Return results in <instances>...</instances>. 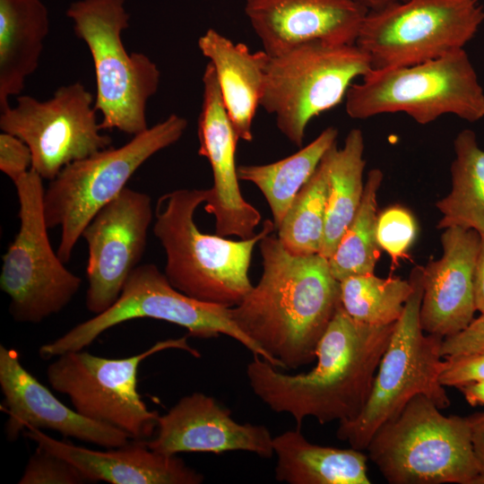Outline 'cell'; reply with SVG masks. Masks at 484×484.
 Instances as JSON below:
<instances>
[{
  "mask_svg": "<svg viewBox=\"0 0 484 484\" xmlns=\"http://www.w3.org/2000/svg\"><path fill=\"white\" fill-rule=\"evenodd\" d=\"M262 275L237 306V326L281 369L315 358L317 344L341 302L340 281L320 254L295 255L272 233L259 241Z\"/></svg>",
  "mask_w": 484,
  "mask_h": 484,
  "instance_id": "obj_1",
  "label": "cell"
},
{
  "mask_svg": "<svg viewBox=\"0 0 484 484\" xmlns=\"http://www.w3.org/2000/svg\"><path fill=\"white\" fill-rule=\"evenodd\" d=\"M394 325L357 322L341 304L317 344L311 370L282 373L255 355L246 366L249 385L272 411L290 414L298 428L309 417L320 424L352 420L368 400Z\"/></svg>",
  "mask_w": 484,
  "mask_h": 484,
  "instance_id": "obj_2",
  "label": "cell"
},
{
  "mask_svg": "<svg viewBox=\"0 0 484 484\" xmlns=\"http://www.w3.org/2000/svg\"><path fill=\"white\" fill-rule=\"evenodd\" d=\"M208 189H177L159 197L152 232L166 254L165 275L171 285L197 300L227 307L251 290L249 268L255 246L275 229L265 220L253 238L230 240L202 232L194 221Z\"/></svg>",
  "mask_w": 484,
  "mask_h": 484,
  "instance_id": "obj_3",
  "label": "cell"
},
{
  "mask_svg": "<svg viewBox=\"0 0 484 484\" xmlns=\"http://www.w3.org/2000/svg\"><path fill=\"white\" fill-rule=\"evenodd\" d=\"M426 395L411 398L366 450L391 484H484L467 417L445 416Z\"/></svg>",
  "mask_w": 484,
  "mask_h": 484,
  "instance_id": "obj_4",
  "label": "cell"
},
{
  "mask_svg": "<svg viewBox=\"0 0 484 484\" xmlns=\"http://www.w3.org/2000/svg\"><path fill=\"white\" fill-rule=\"evenodd\" d=\"M66 15L92 57L101 129L133 136L145 131L147 103L158 91L160 71L147 55L129 53L124 46L130 19L125 0H77Z\"/></svg>",
  "mask_w": 484,
  "mask_h": 484,
  "instance_id": "obj_5",
  "label": "cell"
},
{
  "mask_svg": "<svg viewBox=\"0 0 484 484\" xmlns=\"http://www.w3.org/2000/svg\"><path fill=\"white\" fill-rule=\"evenodd\" d=\"M345 110L353 119L402 112L419 125L446 114L475 122L484 117V91L462 48L412 65L372 69L350 87Z\"/></svg>",
  "mask_w": 484,
  "mask_h": 484,
  "instance_id": "obj_6",
  "label": "cell"
},
{
  "mask_svg": "<svg viewBox=\"0 0 484 484\" xmlns=\"http://www.w3.org/2000/svg\"><path fill=\"white\" fill-rule=\"evenodd\" d=\"M187 120L171 114L124 145L108 147L66 165L44 192L48 229L60 228L57 255L65 264L86 225L115 199L135 171L158 151L176 143Z\"/></svg>",
  "mask_w": 484,
  "mask_h": 484,
  "instance_id": "obj_7",
  "label": "cell"
},
{
  "mask_svg": "<svg viewBox=\"0 0 484 484\" xmlns=\"http://www.w3.org/2000/svg\"><path fill=\"white\" fill-rule=\"evenodd\" d=\"M410 279L413 290L376 373L368 400L359 415L340 422L336 436L350 447L364 451L376 431L399 413L418 394L426 395L440 410L450 406L445 386L439 382L443 337L425 334L419 322L423 294L422 267L416 266Z\"/></svg>",
  "mask_w": 484,
  "mask_h": 484,
  "instance_id": "obj_8",
  "label": "cell"
},
{
  "mask_svg": "<svg viewBox=\"0 0 484 484\" xmlns=\"http://www.w3.org/2000/svg\"><path fill=\"white\" fill-rule=\"evenodd\" d=\"M371 70L369 56L356 44L306 42L270 56L260 106L301 147L309 122L345 100L354 80Z\"/></svg>",
  "mask_w": 484,
  "mask_h": 484,
  "instance_id": "obj_9",
  "label": "cell"
},
{
  "mask_svg": "<svg viewBox=\"0 0 484 484\" xmlns=\"http://www.w3.org/2000/svg\"><path fill=\"white\" fill-rule=\"evenodd\" d=\"M144 317L182 326L194 338L227 335L241 343L253 356H259L273 366L270 357L237 326L230 307L203 302L182 293L154 264H139L109 308L42 345L39 354L42 359H49L68 351L83 350L108 329Z\"/></svg>",
  "mask_w": 484,
  "mask_h": 484,
  "instance_id": "obj_10",
  "label": "cell"
},
{
  "mask_svg": "<svg viewBox=\"0 0 484 484\" xmlns=\"http://www.w3.org/2000/svg\"><path fill=\"white\" fill-rule=\"evenodd\" d=\"M13 184L20 228L3 255L0 288L10 298L14 321L39 324L70 303L82 279L65 266L51 246L43 178L30 169Z\"/></svg>",
  "mask_w": 484,
  "mask_h": 484,
  "instance_id": "obj_11",
  "label": "cell"
},
{
  "mask_svg": "<svg viewBox=\"0 0 484 484\" xmlns=\"http://www.w3.org/2000/svg\"><path fill=\"white\" fill-rule=\"evenodd\" d=\"M483 21L479 0H403L369 11L356 45L372 69L408 66L463 48Z\"/></svg>",
  "mask_w": 484,
  "mask_h": 484,
  "instance_id": "obj_12",
  "label": "cell"
},
{
  "mask_svg": "<svg viewBox=\"0 0 484 484\" xmlns=\"http://www.w3.org/2000/svg\"><path fill=\"white\" fill-rule=\"evenodd\" d=\"M177 349L200 357L186 336L169 339L123 359H108L82 350L63 353L49 364L46 375L51 387L69 397L82 416L114 426L133 440L145 441L156 432L160 414L150 411L137 391L142 361L164 350Z\"/></svg>",
  "mask_w": 484,
  "mask_h": 484,
  "instance_id": "obj_13",
  "label": "cell"
},
{
  "mask_svg": "<svg viewBox=\"0 0 484 484\" xmlns=\"http://www.w3.org/2000/svg\"><path fill=\"white\" fill-rule=\"evenodd\" d=\"M95 99L80 82L59 87L44 101L19 96L1 111L0 128L22 140L32 156L31 169L52 180L68 164L112 144L101 133Z\"/></svg>",
  "mask_w": 484,
  "mask_h": 484,
  "instance_id": "obj_14",
  "label": "cell"
},
{
  "mask_svg": "<svg viewBox=\"0 0 484 484\" xmlns=\"http://www.w3.org/2000/svg\"><path fill=\"white\" fill-rule=\"evenodd\" d=\"M151 197L125 187L101 208L84 228L88 246L86 307L99 315L119 298L139 265L153 219Z\"/></svg>",
  "mask_w": 484,
  "mask_h": 484,
  "instance_id": "obj_15",
  "label": "cell"
},
{
  "mask_svg": "<svg viewBox=\"0 0 484 484\" xmlns=\"http://www.w3.org/2000/svg\"><path fill=\"white\" fill-rule=\"evenodd\" d=\"M202 81L198 154L208 160L213 179L204 210L214 216L217 235L251 238L256 234L261 214L241 194L236 165L239 138L224 106L215 70L209 62Z\"/></svg>",
  "mask_w": 484,
  "mask_h": 484,
  "instance_id": "obj_16",
  "label": "cell"
},
{
  "mask_svg": "<svg viewBox=\"0 0 484 484\" xmlns=\"http://www.w3.org/2000/svg\"><path fill=\"white\" fill-rule=\"evenodd\" d=\"M272 438L265 426L238 423L216 399L194 393L160 415L154 437L145 443L166 455L245 451L268 459L274 454Z\"/></svg>",
  "mask_w": 484,
  "mask_h": 484,
  "instance_id": "obj_17",
  "label": "cell"
},
{
  "mask_svg": "<svg viewBox=\"0 0 484 484\" xmlns=\"http://www.w3.org/2000/svg\"><path fill=\"white\" fill-rule=\"evenodd\" d=\"M0 386L9 416L4 428L9 441L32 427L109 449L131 442L132 437L122 429L86 418L65 405L22 365L16 350L4 345H0Z\"/></svg>",
  "mask_w": 484,
  "mask_h": 484,
  "instance_id": "obj_18",
  "label": "cell"
},
{
  "mask_svg": "<svg viewBox=\"0 0 484 484\" xmlns=\"http://www.w3.org/2000/svg\"><path fill=\"white\" fill-rule=\"evenodd\" d=\"M368 12L359 0H246L245 4L251 27L271 56L314 40L354 45Z\"/></svg>",
  "mask_w": 484,
  "mask_h": 484,
  "instance_id": "obj_19",
  "label": "cell"
},
{
  "mask_svg": "<svg viewBox=\"0 0 484 484\" xmlns=\"http://www.w3.org/2000/svg\"><path fill=\"white\" fill-rule=\"evenodd\" d=\"M480 240L474 229H445L441 257L422 267L419 322L424 333L445 338L474 319L473 278Z\"/></svg>",
  "mask_w": 484,
  "mask_h": 484,
  "instance_id": "obj_20",
  "label": "cell"
},
{
  "mask_svg": "<svg viewBox=\"0 0 484 484\" xmlns=\"http://www.w3.org/2000/svg\"><path fill=\"white\" fill-rule=\"evenodd\" d=\"M24 436L38 445L65 458L77 467L89 482L112 484H200L204 477L177 455L150 449L145 441L96 451L59 441L39 428H27Z\"/></svg>",
  "mask_w": 484,
  "mask_h": 484,
  "instance_id": "obj_21",
  "label": "cell"
},
{
  "mask_svg": "<svg viewBox=\"0 0 484 484\" xmlns=\"http://www.w3.org/2000/svg\"><path fill=\"white\" fill-rule=\"evenodd\" d=\"M198 48L213 66L226 110L239 139L253 140L252 125L264 85L270 56L252 52L214 29L198 39Z\"/></svg>",
  "mask_w": 484,
  "mask_h": 484,
  "instance_id": "obj_22",
  "label": "cell"
},
{
  "mask_svg": "<svg viewBox=\"0 0 484 484\" xmlns=\"http://www.w3.org/2000/svg\"><path fill=\"white\" fill-rule=\"evenodd\" d=\"M49 32L42 0H0V109L19 95L37 69Z\"/></svg>",
  "mask_w": 484,
  "mask_h": 484,
  "instance_id": "obj_23",
  "label": "cell"
},
{
  "mask_svg": "<svg viewBox=\"0 0 484 484\" xmlns=\"http://www.w3.org/2000/svg\"><path fill=\"white\" fill-rule=\"evenodd\" d=\"M275 479L289 484H370L363 451L310 443L297 428L272 438Z\"/></svg>",
  "mask_w": 484,
  "mask_h": 484,
  "instance_id": "obj_24",
  "label": "cell"
},
{
  "mask_svg": "<svg viewBox=\"0 0 484 484\" xmlns=\"http://www.w3.org/2000/svg\"><path fill=\"white\" fill-rule=\"evenodd\" d=\"M364 137L358 128L351 129L341 148L337 143L324 155L328 181L325 228L320 255L329 259L360 204L363 172L366 166Z\"/></svg>",
  "mask_w": 484,
  "mask_h": 484,
  "instance_id": "obj_25",
  "label": "cell"
},
{
  "mask_svg": "<svg viewBox=\"0 0 484 484\" xmlns=\"http://www.w3.org/2000/svg\"><path fill=\"white\" fill-rule=\"evenodd\" d=\"M338 130L329 126L307 146L275 162L238 167L239 180L254 184L264 196L277 229L294 198L337 143Z\"/></svg>",
  "mask_w": 484,
  "mask_h": 484,
  "instance_id": "obj_26",
  "label": "cell"
},
{
  "mask_svg": "<svg viewBox=\"0 0 484 484\" xmlns=\"http://www.w3.org/2000/svg\"><path fill=\"white\" fill-rule=\"evenodd\" d=\"M454 148L455 158L450 169L452 187L436 203L442 214L436 228L459 227L484 234V151L470 129L456 135Z\"/></svg>",
  "mask_w": 484,
  "mask_h": 484,
  "instance_id": "obj_27",
  "label": "cell"
},
{
  "mask_svg": "<svg viewBox=\"0 0 484 484\" xmlns=\"http://www.w3.org/2000/svg\"><path fill=\"white\" fill-rule=\"evenodd\" d=\"M382 180L380 169L368 172L359 209L328 259L331 272L339 281L352 275L374 273L381 253L376 238V195Z\"/></svg>",
  "mask_w": 484,
  "mask_h": 484,
  "instance_id": "obj_28",
  "label": "cell"
},
{
  "mask_svg": "<svg viewBox=\"0 0 484 484\" xmlns=\"http://www.w3.org/2000/svg\"><path fill=\"white\" fill-rule=\"evenodd\" d=\"M341 302L355 321L370 325L396 323L412 293L411 279L358 274L340 281Z\"/></svg>",
  "mask_w": 484,
  "mask_h": 484,
  "instance_id": "obj_29",
  "label": "cell"
},
{
  "mask_svg": "<svg viewBox=\"0 0 484 484\" xmlns=\"http://www.w3.org/2000/svg\"><path fill=\"white\" fill-rule=\"evenodd\" d=\"M327 195V172L321 160L276 229L278 238L290 254L310 255L320 253L325 228Z\"/></svg>",
  "mask_w": 484,
  "mask_h": 484,
  "instance_id": "obj_30",
  "label": "cell"
},
{
  "mask_svg": "<svg viewBox=\"0 0 484 484\" xmlns=\"http://www.w3.org/2000/svg\"><path fill=\"white\" fill-rule=\"evenodd\" d=\"M417 223L406 208L393 205L381 212L376 220V238L393 264L404 258L417 236Z\"/></svg>",
  "mask_w": 484,
  "mask_h": 484,
  "instance_id": "obj_31",
  "label": "cell"
},
{
  "mask_svg": "<svg viewBox=\"0 0 484 484\" xmlns=\"http://www.w3.org/2000/svg\"><path fill=\"white\" fill-rule=\"evenodd\" d=\"M84 474L65 458L38 445L29 459L19 484H81Z\"/></svg>",
  "mask_w": 484,
  "mask_h": 484,
  "instance_id": "obj_32",
  "label": "cell"
},
{
  "mask_svg": "<svg viewBox=\"0 0 484 484\" xmlns=\"http://www.w3.org/2000/svg\"><path fill=\"white\" fill-rule=\"evenodd\" d=\"M439 376L443 386L460 388L484 381V351L444 358Z\"/></svg>",
  "mask_w": 484,
  "mask_h": 484,
  "instance_id": "obj_33",
  "label": "cell"
},
{
  "mask_svg": "<svg viewBox=\"0 0 484 484\" xmlns=\"http://www.w3.org/2000/svg\"><path fill=\"white\" fill-rule=\"evenodd\" d=\"M32 156L29 146L9 133L0 134V170L13 182L31 169Z\"/></svg>",
  "mask_w": 484,
  "mask_h": 484,
  "instance_id": "obj_34",
  "label": "cell"
},
{
  "mask_svg": "<svg viewBox=\"0 0 484 484\" xmlns=\"http://www.w3.org/2000/svg\"><path fill=\"white\" fill-rule=\"evenodd\" d=\"M477 351H484V314L461 332L444 338L440 352L446 358Z\"/></svg>",
  "mask_w": 484,
  "mask_h": 484,
  "instance_id": "obj_35",
  "label": "cell"
},
{
  "mask_svg": "<svg viewBox=\"0 0 484 484\" xmlns=\"http://www.w3.org/2000/svg\"><path fill=\"white\" fill-rule=\"evenodd\" d=\"M471 435L474 454L480 469L484 473V412L467 417Z\"/></svg>",
  "mask_w": 484,
  "mask_h": 484,
  "instance_id": "obj_36",
  "label": "cell"
},
{
  "mask_svg": "<svg viewBox=\"0 0 484 484\" xmlns=\"http://www.w3.org/2000/svg\"><path fill=\"white\" fill-rule=\"evenodd\" d=\"M480 235V246L474 270V298L476 309L484 314V234Z\"/></svg>",
  "mask_w": 484,
  "mask_h": 484,
  "instance_id": "obj_37",
  "label": "cell"
},
{
  "mask_svg": "<svg viewBox=\"0 0 484 484\" xmlns=\"http://www.w3.org/2000/svg\"><path fill=\"white\" fill-rule=\"evenodd\" d=\"M458 389L470 405H484V381L470 384Z\"/></svg>",
  "mask_w": 484,
  "mask_h": 484,
  "instance_id": "obj_38",
  "label": "cell"
},
{
  "mask_svg": "<svg viewBox=\"0 0 484 484\" xmlns=\"http://www.w3.org/2000/svg\"><path fill=\"white\" fill-rule=\"evenodd\" d=\"M369 11L379 10L390 4L403 0H359Z\"/></svg>",
  "mask_w": 484,
  "mask_h": 484,
  "instance_id": "obj_39",
  "label": "cell"
}]
</instances>
